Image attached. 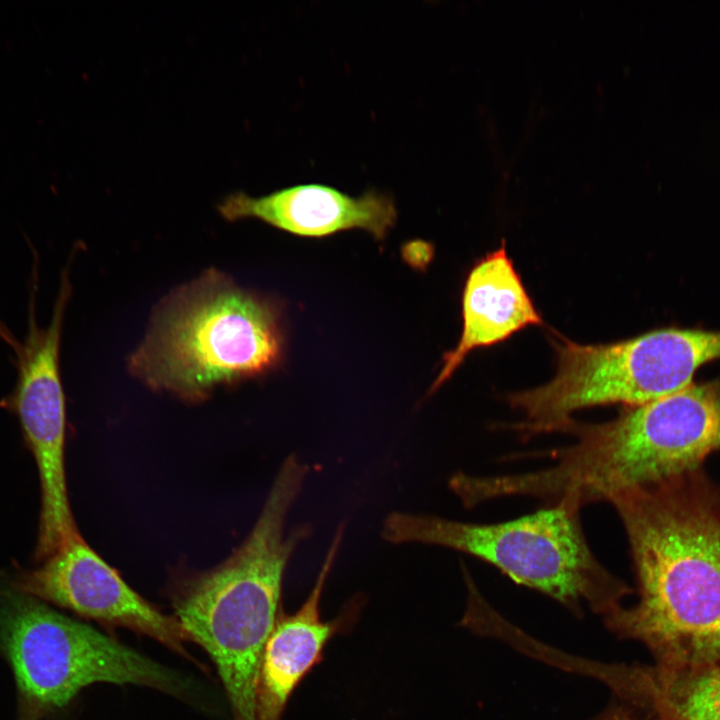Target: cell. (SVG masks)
Returning a JSON list of instances; mask_svg holds the SVG:
<instances>
[{"label":"cell","instance_id":"obj_4","mask_svg":"<svg viewBox=\"0 0 720 720\" xmlns=\"http://www.w3.org/2000/svg\"><path fill=\"white\" fill-rule=\"evenodd\" d=\"M569 502L497 523H471L436 515L391 512L381 537L391 544L450 548L484 561L513 580L556 600L575 615L583 604L605 617L622 607L631 589L592 552Z\"/></svg>","mask_w":720,"mask_h":720},{"label":"cell","instance_id":"obj_8","mask_svg":"<svg viewBox=\"0 0 720 720\" xmlns=\"http://www.w3.org/2000/svg\"><path fill=\"white\" fill-rule=\"evenodd\" d=\"M71 291L69 274L65 270L51 320L45 327L37 324L35 295H31L28 331L16 353L17 379L6 400L20 421L38 468L41 509L35 557L40 561L78 532L67 493L66 408L60 373L62 327Z\"/></svg>","mask_w":720,"mask_h":720},{"label":"cell","instance_id":"obj_6","mask_svg":"<svg viewBox=\"0 0 720 720\" xmlns=\"http://www.w3.org/2000/svg\"><path fill=\"white\" fill-rule=\"evenodd\" d=\"M0 657L16 684V720H46L98 682L183 694L175 672L46 602L0 586Z\"/></svg>","mask_w":720,"mask_h":720},{"label":"cell","instance_id":"obj_1","mask_svg":"<svg viewBox=\"0 0 720 720\" xmlns=\"http://www.w3.org/2000/svg\"><path fill=\"white\" fill-rule=\"evenodd\" d=\"M608 502L627 535L639 599L603 617L661 665L720 664V490L695 470Z\"/></svg>","mask_w":720,"mask_h":720},{"label":"cell","instance_id":"obj_10","mask_svg":"<svg viewBox=\"0 0 720 720\" xmlns=\"http://www.w3.org/2000/svg\"><path fill=\"white\" fill-rule=\"evenodd\" d=\"M217 209L228 221L254 218L304 237L362 229L381 241L397 220V209L389 194L369 190L354 197L318 183L289 186L259 197L234 192Z\"/></svg>","mask_w":720,"mask_h":720},{"label":"cell","instance_id":"obj_13","mask_svg":"<svg viewBox=\"0 0 720 720\" xmlns=\"http://www.w3.org/2000/svg\"><path fill=\"white\" fill-rule=\"evenodd\" d=\"M596 678L623 702L647 705L666 720H720V664L652 669L601 663Z\"/></svg>","mask_w":720,"mask_h":720},{"label":"cell","instance_id":"obj_2","mask_svg":"<svg viewBox=\"0 0 720 720\" xmlns=\"http://www.w3.org/2000/svg\"><path fill=\"white\" fill-rule=\"evenodd\" d=\"M283 347L278 305L210 269L162 300L128 370L153 390L201 401L272 371Z\"/></svg>","mask_w":720,"mask_h":720},{"label":"cell","instance_id":"obj_3","mask_svg":"<svg viewBox=\"0 0 720 720\" xmlns=\"http://www.w3.org/2000/svg\"><path fill=\"white\" fill-rule=\"evenodd\" d=\"M551 451L554 491L583 506L695 470L720 450V378L625 407L601 423L572 420Z\"/></svg>","mask_w":720,"mask_h":720},{"label":"cell","instance_id":"obj_7","mask_svg":"<svg viewBox=\"0 0 720 720\" xmlns=\"http://www.w3.org/2000/svg\"><path fill=\"white\" fill-rule=\"evenodd\" d=\"M286 568L271 549L242 544L174 593L175 617L214 661L234 720H255L260 664L280 613Z\"/></svg>","mask_w":720,"mask_h":720},{"label":"cell","instance_id":"obj_9","mask_svg":"<svg viewBox=\"0 0 720 720\" xmlns=\"http://www.w3.org/2000/svg\"><path fill=\"white\" fill-rule=\"evenodd\" d=\"M10 585L46 603L110 626L147 635L187 657V634L135 592L81 537H68L39 568L20 571Z\"/></svg>","mask_w":720,"mask_h":720},{"label":"cell","instance_id":"obj_11","mask_svg":"<svg viewBox=\"0 0 720 720\" xmlns=\"http://www.w3.org/2000/svg\"><path fill=\"white\" fill-rule=\"evenodd\" d=\"M344 530V524L337 528L314 586L300 608L293 614L278 615L260 664L255 720L282 719L292 693L322 660L328 642L343 632L356 615L351 605L333 620L325 621L321 616L322 594Z\"/></svg>","mask_w":720,"mask_h":720},{"label":"cell","instance_id":"obj_5","mask_svg":"<svg viewBox=\"0 0 720 720\" xmlns=\"http://www.w3.org/2000/svg\"><path fill=\"white\" fill-rule=\"evenodd\" d=\"M554 377L506 400L522 414L510 429L528 438L561 432L576 411L609 404H645L691 384L705 364L720 359V331L652 330L619 342L583 345L551 334Z\"/></svg>","mask_w":720,"mask_h":720},{"label":"cell","instance_id":"obj_14","mask_svg":"<svg viewBox=\"0 0 720 720\" xmlns=\"http://www.w3.org/2000/svg\"><path fill=\"white\" fill-rule=\"evenodd\" d=\"M593 720H638L622 703H611L603 712Z\"/></svg>","mask_w":720,"mask_h":720},{"label":"cell","instance_id":"obj_12","mask_svg":"<svg viewBox=\"0 0 720 720\" xmlns=\"http://www.w3.org/2000/svg\"><path fill=\"white\" fill-rule=\"evenodd\" d=\"M532 325H543V319L502 241L469 271L462 293L460 339L444 354L442 369L429 393L439 389L473 350L503 342Z\"/></svg>","mask_w":720,"mask_h":720}]
</instances>
